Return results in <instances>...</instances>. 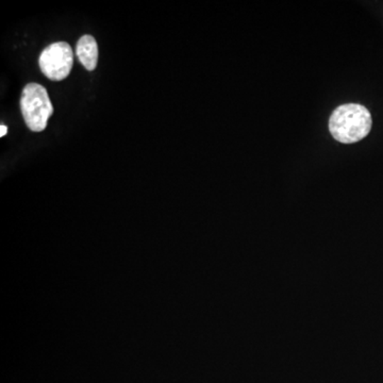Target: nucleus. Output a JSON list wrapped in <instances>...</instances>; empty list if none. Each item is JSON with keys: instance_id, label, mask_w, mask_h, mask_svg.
<instances>
[{"instance_id": "nucleus-1", "label": "nucleus", "mask_w": 383, "mask_h": 383, "mask_svg": "<svg viewBox=\"0 0 383 383\" xmlns=\"http://www.w3.org/2000/svg\"><path fill=\"white\" fill-rule=\"evenodd\" d=\"M373 125L371 113L361 104L338 107L329 119V130L338 142L352 144L363 140Z\"/></svg>"}, {"instance_id": "nucleus-2", "label": "nucleus", "mask_w": 383, "mask_h": 383, "mask_svg": "<svg viewBox=\"0 0 383 383\" xmlns=\"http://www.w3.org/2000/svg\"><path fill=\"white\" fill-rule=\"evenodd\" d=\"M21 111L26 125L31 131L46 129L48 119L53 114V106L47 90L38 83H28L21 92Z\"/></svg>"}, {"instance_id": "nucleus-3", "label": "nucleus", "mask_w": 383, "mask_h": 383, "mask_svg": "<svg viewBox=\"0 0 383 383\" xmlns=\"http://www.w3.org/2000/svg\"><path fill=\"white\" fill-rule=\"evenodd\" d=\"M72 65V49L66 42L49 45L38 58V66L43 74L53 81L64 80L70 74Z\"/></svg>"}, {"instance_id": "nucleus-4", "label": "nucleus", "mask_w": 383, "mask_h": 383, "mask_svg": "<svg viewBox=\"0 0 383 383\" xmlns=\"http://www.w3.org/2000/svg\"><path fill=\"white\" fill-rule=\"evenodd\" d=\"M76 55L80 63L92 72L97 66L98 45L92 36H83L77 43Z\"/></svg>"}, {"instance_id": "nucleus-5", "label": "nucleus", "mask_w": 383, "mask_h": 383, "mask_svg": "<svg viewBox=\"0 0 383 383\" xmlns=\"http://www.w3.org/2000/svg\"><path fill=\"white\" fill-rule=\"evenodd\" d=\"M6 132H8V128L2 124V125L0 126V136L2 138V136H6Z\"/></svg>"}]
</instances>
